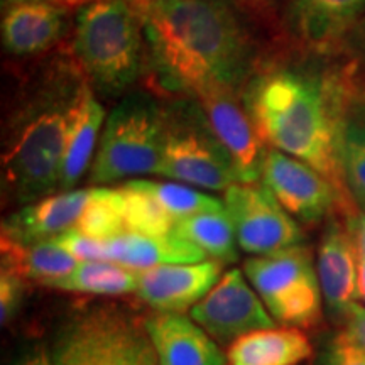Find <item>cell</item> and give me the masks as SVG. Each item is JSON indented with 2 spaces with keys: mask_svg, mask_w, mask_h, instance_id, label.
Returning <instances> with one entry per match:
<instances>
[{
  "mask_svg": "<svg viewBox=\"0 0 365 365\" xmlns=\"http://www.w3.org/2000/svg\"><path fill=\"white\" fill-rule=\"evenodd\" d=\"M144 24L149 73L175 97L242 93L257 70L250 31L234 0H132Z\"/></svg>",
  "mask_w": 365,
  "mask_h": 365,
  "instance_id": "obj_1",
  "label": "cell"
},
{
  "mask_svg": "<svg viewBox=\"0 0 365 365\" xmlns=\"http://www.w3.org/2000/svg\"><path fill=\"white\" fill-rule=\"evenodd\" d=\"M354 93L314 71L264 66L254 71L242 100L267 148L309 164L346 196L339 132ZM350 196V195H349Z\"/></svg>",
  "mask_w": 365,
  "mask_h": 365,
  "instance_id": "obj_2",
  "label": "cell"
},
{
  "mask_svg": "<svg viewBox=\"0 0 365 365\" xmlns=\"http://www.w3.org/2000/svg\"><path fill=\"white\" fill-rule=\"evenodd\" d=\"M85 81L73 54L46 63L27 81L4 129V202L24 207L59 191L68 127Z\"/></svg>",
  "mask_w": 365,
  "mask_h": 365,
  "instance_id": "obj_3",
  "label": "cell"
},
{
  "mask_svg": "<svg viewBox=\"0 0 365 365\" xmlns=\"http://www.w3.org/2000/svg\"><path fill=\"white\" fill-rule=\"evenodd\" d=\"M75 12L73 58L98 98L118 102L149 73L140 14L132 0H98Z\"/></svg>",
  "mask_w": 365,
  "mask_h": 365,
  "instance_id": "obj_4",
  "label": "cell"
},
{
  "mask_svg": "<svg viewBox=\"0 0 365 365\" xmlns=\"http://www.w3.org/2000/svg\"><path fill=\"white\" fill-rule=\"evenodd\" d=\"M164 103L153 91L140 88L118 100L105 120L90 170L91 185L107 186L134 176L159 175Z\"/></svg>",
  "mask_w": 365,
  "mask_h": 365,
  "instance_id": "obj_5",
  "label": "cell"
},
{
  "mask_svg": "<svg viewBox=\"0 0 365 365\" xmlns=\"http://www.w3.org/2000/svg\"><path fill=\"white\" fill-rule=\"evenodd\" d=\"M158 176L210 191H225L239 182L232 159L198 100L175 97L164 103L163 156Z\"/></svg>",
  "mask_w": 365,
  "mask_h": 365,
  "instance_id": "obj_6",
  "label": "cell"
},
{
  "mask_svg": "<svg viewBox=\"0 0 365 365\" xmlns=\"http://www.w3.org/2000/svg\"><path fill=\"white\" fill-rule=\"evenodd\" d=\"M244 272L267 312L282 327L313 328L322 319L323 293L312 250L299 244L281 252L254 255Z\"/></svg>",
  "mask_w": 365,
  "mask_h": 365,
  "instance_id": "obj_7",
  "label": "cell"
},
{
  "mask_svg": "<svg viewBox=\"0 0 365 365\" xmlns=\"http://www.w3.org/2000/svg\"><path fill=\"white\" fill-rule=\"evenodd\" d=\"M223 205L235 228L239 249L269 255L303 244V230L262 182H235Z\"/></svg>",
  "mask_w": 365,
  "mask_h": 365,
  "instance_id": "obj_8",
  "label": "cell"
},
{
  "mask_svg": "<svg viewBox=\"0 0 365 365\" xmlns=\"http://www.w3.org/2000/svg\"><path fill=\"white\" fill-rule=\"evenodd\" d=\"M261 182L294 220L304 225L325 220L336 205L344 207L345 215L355 210L344 203L345 196L328 178L282 150L267 149Z\"/></svg>",
  "mask_w": 365,
  "mask_h": 365,
  "instance_id": "obj_9",
  "label": "cell"
},
{
  "mask_svg": "<svg viewBox=\"0 0 365 365\" xmlns=\"http://www.w3.org/2000/svg\"><path fill=\"white\" fill-rule=\"evenodd\" d=\"M190 317L220 345H230L240 336L276 327V319L250 284L244 269H228Z\"/></svg>",
  "mask_w": 365,
  "mask_h": 365,
  "instance_id": "obj_10",
  "label": "cell"
},
{
  "mask_svg": "<svg viewBox=\"0 0 365 365\" xmlns=\"http://www.w3.org/2000/svg\"><path fill=\"white\" fill-rule=\"evenodd\" d=\"M195 100L203 107L210 125L230 156L239 182H261L269 148L255 129L242 93L212 90Z\"/></svg>",
  "mask_w": 365,
  "mask_h": 365,
  "instance_id": "obj_11",
  "label": "cell"
},
{
  "mask_svg": "<svg viewBox=\"0 0 365 365\" xmlns=\"http://www.w3.org/2000/svg\"><path fill=\"white\" fill-rule=\"evenodd\" d=\"M220 261L195 264H168L139 272L137 298L156 313L191 312L223 276Z\"/></svg>",
  "mask_w": 365,
  "mask_h": 365,
  "instance_id": "obj_12",
  "label": "cell"
},
{
  "mask_svg": "<svg viewBox=\"0 0 365 365\" xmlns=\"http://www.w3.org/2000/svg\"><path fill=\"white\" fill-rule=\"evenodd\" d=\"M71 9L53 2H29L4 7L2 48L16 59L38 58L58 48L73 33Z\"/></svg>",
  "mask_w": 365,
  "mask_h": 365,
  "instance_id": "obj_13",
  "label": "cell"
},
{
  "mask_svg": "<svg viewBox=\"0 0 365 365\" xmlns=\"http://www.w3.org/2000/svg\"><path fill=\"white\" fill-rule=\"evenodd\" d=\"M365 17V0H287L286 19L301 44L318 53L341 48Z\"/></svg>",
  "mask_w": 365,
  "mask_h": 365,
  "instance_id": "obj_14",
  "label": "cell"
},
{
  "mask_svg": "<svg viewBox=\"0 0 365 365\" xmlns=\"http://www.w3.org/2000/svg\"><path fill=\"white\" fill-rule=\"evenodd\" d=\"M317 271L328 312L345 319L357 303L359 255L346 225L336 218L327 222L318 249Z\"/></svg>",
  "mask_w": 365,
  "mask_h": 365,
  "instance_id": "obj_15",
  "label": "cell"
},
{
  "mask_svg": "<svg viewBox=\"0 0 365 365\" xmlns=\"http://www.w3.org/2000/svg\"><path fill=\"white\" fill-rule=\"evenodd\" d=\"M90 196L91 188L56 191L24 205L2 222V237L19 244H33L75 230Z\"/></svg>",
  "mask_w": 365,
  "mask_h": 365,
  "instance_id": "obj_16",
  "label": "cell"
},
{
  "mask_svg": "<svg viewBox=\"0 0 365 365\" xmlns=\"http://www.w3.org/2000/svg\"><path fill=\"white\" fill-rule=\"evenodd\" d=\"M159 365H227L222 345L193 318L180 313H156L144 322Z\"/></svg>",
  "mask_w": 365,
  "mask_h": 365,
  "instance_id": "obj_17",
  "label": "cell"
},
{
  "mask_svg": "<svg viewBox=\"0 0 365 365\" xmlns=\"http://www.w3.org/2000/svg\"><path fill=\"white\" fill-rule=\"evenodd\" d=\"M105 120L107 115H105L103 103L91 90L88 81H85L78 100L73 107L70 127H68L59 191L75 190L86 171L91 170Z\"/></svg>",
  "mask_w": 365,
  "mask_h": 365,
  "instance_id": "obj_18",
  "label": "cell"
},
{
  "mask_svg": "<svg viewBox=\"0 0 365 365\" xmlns=\"http://www.w3.org/2000/svg\"><path fill=\"white\" fill-rule=\"evenodd\" d=\"M227 365H299L313 355L301 328L271 327L250 331L227 346Z\"/></svg>",
  "mask_w": 365,
  "mask_h": 365,
  "instance_id": "obj_19",
  "label": "cell"
},
{
  "mask_svg": "<svg viewBox=\"0 0 365 365\" xmlns=\"http://www.w3.org/2000/svg\"><path fill=\"white\" fill-rule=\"evenodd\" d=\"M207 254L173 232L164 237L122 234L107 240V261L120 264L132 271L168 266V264H195L207 261Z\"/></svg>",
  "mask_w": 365,
  "mask_h": 365,
  "instance_id": "obj_20",
  "label": "cell"
},
{
  "mask_svg": "<svg viewBox=\"0 0 365 365\" xmlns=\"http://www.w3.org/2000/svg\"><path fill=\"white\" fill-rule=\"evenodd\" d=\"M91 319L98 365H159L144 323L137 325L113 312L93 313Z\"/></svg>",
  "mask_w": 365,
  "mask_h": 365,
  "instance_id": "obj_21",
  "label": "cell"
},
{
  "mask_svg": "<svg viewBox=\"0 0 365 365\" xmlns=\"http://www.w3.org/2000/svg\"><path fill=\"white\" fill-rule=\"evenodd\" d=\"M0 247H2L4 267H11L27 281L39 282V284L66 276L80 262L53 239L19 244L2 237Z\"/></svg>",
  "mask_w": 365,
  "mask_h": 365,
  "instance_id": "obj_22",
  "label": "cell"
},
{
  "mask_svg": "<svg viewBox=\"0 0 365 365\" xmlns=\"http://www.w3.org/2000/svg\"><path fill=\"white\" fill-rule=\"evenodd\" d=\"M139 272L110 261H81L66 276L44 282L51 289L95 296H124L137 291Z\"/></svg>",
  "mask_w": 365,
  "mask_h": 365,
  "instance_id": "obj_23",
  "label": "cell"
},
{
  "mask_svg": "<svg viewBox=\"0 0 365 365\" xmlns=\"http://www.w3.org/2000/svg\"><path fill=\"white\" fill-rule=\"evenodd\" d=\"M175 232L203 250L208 259L220 261L222 264H235L239 261L235 228L225 207L182 218L176 222Z\"/></svg>",
  "mask_w": 365,
  "mask_h": 365,
  "instance_id": "obj_24",
  "label": "cell"
},
{
  "mask_svg": "<svg viewBox=\"0 0 365 365\" xmlns=\"http://www.w3.org/2000/svg\"><path fill=\"white\" fill-rule=\"evenodd\" d=\"M339 159L350 198L365 210V110L357 102L341 118Z\"/></svg>",
  "mask_w": 365,
  "mask_h": 365,
  "instance_id": "obj_25",
  "label": "cell"
},
{
  "mask_svg": "<svg viewBox=\"0 0 365 365\" xmlns=\"http://www.w3.org/2000/svg\"><path fill=\"white\" fill-rule=\"evenodd\" d=\"M120 190L125 198L127 232L149 237H164L175 232L176 222L154 198L144 180L125 181Z\"/></svg>",
  "mask_w": 365,
  "mask_h": 365,
  "instance_id": "obj_26",
  "label": "cell"
},
{
  "mask_svg": "<svg viewBox=\"0 0 365 365\" xmlns=\"http://www.w3.org/2000/svg\"><path fill=\"white\" fill-rule=\"evenodd\" d=\"M75 230L98 240H110L127 234L125 228V198L120 186L91 188L90 202Z\"/></svg>",
  "mask_w": 365,
  "mask_h": 365,
  "instance_id": "obj_27",
  "label": "cell"
},
{
  "mask_svg": "<svg viewBox=\"0 0 365 365\" xmlns=\"http://www.w3.org/2000/svg\"><path fill=\"white\" fill-rule=\"evenodd\" d=\"M145 186L154 198L163 205L164 210L173 217V220L180 222L182 218L210 210H220L225 207L222 200L210 196L200 191L195 186L185 185L178 181H148L144 180Z\"/></svg>",
  "mask_w": 365,
  "mask_h": 365,
  "instance_id": "obj_28",
  "label": "cell"
},
{
  "mask_svg": "<svg viewBox=\"0 0 365 365\" xmlns=\"http://www.w3.org/2000/svg\"><path fill=\"white\" fill-rule=\"evenodd\" d=\"M53 365H98L91 314L66 325L51 346Z\"/></svg>",
  "mask_w": 365,
  "mask_h": 365,
  "instance_id": "obj_29",
  "label": "cell"
},
{
  "mask_svg": "<svg viewBox=\"0 0 365 365\" xmlns=\"http://www.w3.org/2000/svg\"><path fill=\"white\" fill-rule=\"evenodd\" d=\"M26 277L11 267L0 269V322L7 327L21 312L26 298Z\"/></svg>",
  "mask_w": 365,
  "mask_h": 365,
  "instance_id": "obj_30",
  "label": "cell"
},
{
  "mask_svg": "<svg viewBox=\"0 0 365 365\" xmlns=\"http://www.w3.org/2000/svg\"><path fill=\"white\" fill-rule=\"evenodd\" d=\"M66 252L78 261H107V240H98L81 234L78 230H70L53 239Z\"/></svg>",
  "mask_w": 365,
  "mask_h": 365,
  "instance_id": "obj_31",
  "label": "cell"
},
{
  "mask_svg": "<svg viewBox=\"0 0 365 365\" xmlns=\"http://www.w3.org/2000/svg\"><path fill=\"white\" fill-rule=\"evenodd\" d=\"M319 365H365V350L341 331L327 344Z\"/></svg>",
  "mask_w": 365,
  "mask_h": 365,
  "instance_id": "obj_32",
  "label": "cell"
},
{
  "mask_svg": "<svg viewBox=\"0 0 365 365\" xmlns=\"http://www.w3.org/2000/svg\"><path fill=\"white\" fill-rule=\"evenodd\" d=\"M341 48L345 49L354 61L365 70V17L357 22V26L346 36Z\"/></svg>",
  "mask_w": 365,
  "mask_h": 365,
  "instance_id": "obj_33",
  "label": "cell"
},
{
  "mask_svg": "<svg viewBox=\"0 0 365 365\" xmlns=\"http://www.w3.org/2000/svg\"><path fill=\"white\" fill-rule=\"evenodd\" d=\"M344 322L346 335L365 350V307L355 303Z\"/></svg>",
  "mask_w": 365,
  "mask_h": 365,
  "instance_id": "obj_34",
  "label": "cell"
},
{
  "mask_svg": "<svg viewBox=\"0 0 365 365\" xmlns=\"http://www.w3.org/2000/svg\"><path fill=\"white\" fill-rule=\"evenodd\" d=\"M9 365H53L51 350L43 344H34L14 357Z\"/></svg>",
  "mask_w": 365,
  "mask_h": 365,
  "instance_id": "obj_35",
  "label": "cell"
},
{
  "mask_svg": "<svg viewBox=\"0 0 365 365\" xmlns=\"http://www.w3.org/2000/svg\"><path fill=\"white\" fill-rule=\"evenodd\" d=\"M346 230L352 237L354 247L357 250L359 257H365V212L346 213Z\"/></svg>",
  "mask_w": 365,
  "mask_h": 365,
  "instance_id": "obj_36",
  "label": "cell"
},
{
  "mask_svg": "<svg viewBox=\"0 0 365 365\" xmlns=\"http://www.w3.org/2000/svg\"><path fill=\"white\" fill-rule=\"evenodd\" d=\"M357 299L365 307V257H359L357 271Z\"/></svg>",
  "mask_w": 365,
  "mask_h": 365,
  "instance_id": "obj_37",
  "label": "cell"
},
{
  "mask_svg": "<svg viewBox=\"0 0 365 365\" xmlns=\"http://www.w3.org/2000/svg\"><path fill=\"white\" fill-rule=\"evenodd\" d=\"M29 2H53V4H58V6H65V0H2L4 7L7 6H16V4H29Z\"/></svg>",
  "mask_w": 365,
  "mask_h": 365,
  "instance_id": "obj_38",
  "label": "cell"
},
{
  "mask_svg": "<svg viewBox=\"0 0 365 365\" xmlns=\"http://www.w3.org/2000/svg\"><path fill=\"white\" fill-rule=\"evenodd\" d=\"M93 2H98V0H65V6L68 9H71V11H78L80 7L88 6V4Z\"/></svg>",
  "mask_w": 365,
  "mask_h": 365,
  "instance_id": "obj_39",
  "label": "cell"
},
{
  "mask_svg": "<svg viewBox=\"0 0 365 365\" xmlns=\"http://www.w3.org/2000/svg\"><path fill=\"white\" fill-rule=\"evenodd\" d=\"M354 95L357 97V103L365 110V83H364L362 88L359 90V93H354Z\"/></svg>",
  "mask_w": 365,
  "mask_h": 365,
  "instance_id": "obj_40",
  "label": "cell"
},
{
  "mask_svg": "<svg viewBox=\"0 0 365 365\" xmlns=\"http://www.w3.org/2000/svg\"><path fill=\"white\" fill-rule=\"evenodd\" d=\"M364 212H365V210H364Z\"/></svg>",
  "mask_w": 365,
  "mask_h": 365,
  "instance_id": "obj_41",
  "label": "cell"
}]
</instances>
